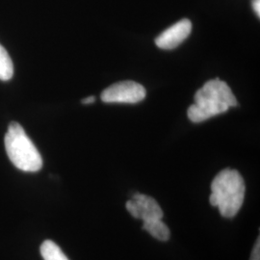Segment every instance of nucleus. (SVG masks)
Returning a JSON list of instances; mask_svg holds the SVG:
<instances>
[{"mask_svg": "<svg viewBox=\"0 0 260 260\" xmlns=\"http://www.w3.org/2000/svg\"><path fill=\"white\" fill-rule=\"evenodd\" d=\"M194 101L187 111L193 122L206 121L238 104L230 86L219 78L207 81L196 93Z\"/></svg>", "mask_w": 260, "mask_h": 260, "instance_id": "f257e3e1", "label": "nucleus"}, {"mask_svg": "<svg viewBox=\"0 0 260 260\" xmlns=\"http://www.w3.org/2000/svg\"><path fill=\"white\" fill-rule=\"evenodd\" d=\"M209 203L218 207L224 218H233L241 209L245 198V182L238 171L225 169L212 181Z\"/></svg>", "mask_w": 260, "mask_h": 260, "instance_id": "f03ea898", "label": "nucleus"}, {"mask_svg": "<svg viewBox=\"0 0 260 260\" xmlns=\"http://www.w3.org/2000/svg\"><path fill=\"white\" fill-rule=\"evenodd\" d=\"M5 149L14 166L27 173H36L43 167V159L23 127L12 121L5 135Z\"/></svg>", "mask_w": 260, "mask_h": 260, "instance_id": "7ed1b4c3", "label": "nucleus"}, {"mask_svg": "<svg viewBox=\"0 0 260 260\" xmlns=\"http://www.w3.org/2000/svg\"><path fill=\"white\" fill-rule=\"evenodd\" d=\"M146 89L135 81H121L113 84L102 93V101L106 103H138L146 98Z\"/></svg>", "mask_w": 260, "mask_h": 260, "instance_id": "20e7f679", "label": "nucleus"}, {"mask_svg": "<svg viewBox=\"0 0 260 260\" xmlns=\"http://www.w3.org/2000/svg\"><path fill=\"white\" fill-rule=\"evenodd\" d=\"M126 209L134 218L143 221L152 219H162L164 213L157 202L151 197L143 194H135L126 203Z\"/></svg>", "mask_w": 260, "mask_h": 260, "instance_id": "39448f33", "label": "nucleus"}, {"mask_svg": "<svg viewBox=\"0 0 260 260\" xmlns=\"http://www.w3.org/2000/svg\"><path fill=\"white\" fill-rule=\"evenodd\" d=\"M191 31L192 22L189 19H181L162 32L155 39V44L162 49H174L189 37Z\"/></svg>", "mask_w": 260, "mask_h": 260, "instance_id": "423d86ee", "label": "nucleus"}, {"mask_svg": "<svg viewBox=\"0 0 260 260\" xmlns=\"http://www.w3.org/2000/svg\"><path fill=\"white\" fill-rule=\"evenodd\" d=\"M143 222V229L157 240L168 241L170 239V230L164 222H162V219H152Z\"/></svg>", "mask_w": 260, "mask_h": 260, "instance_id": "0eeeda50", "label": "nucleus"}, {"mask_svg": "<svg viewBox=\"0 0 260 260\" xmlns=\"http://www.w3.org/2000/svg\"><path fill=\"white\" fill-rule=\"evenodd\" d=\"M44 260H70L59 246L51 240H46L40 248Z\"/></svg>", "mask_w": 260, "mask_h": 260, "instance_id": "6e6552de", "label": "nucleus"}, {"mask_svg": "<svg viewBox=\"0 0 260 260\" xmlns=\"http://www.w3.org/2000/svg\"><path fill=\"white\" fill-rule=\"evenodd\" d=\"M14 75V65L6 49L0 45V80L8 81Z\"/></svg>", "mask_w": 260, "mask_h": 260, "instance_id": "1a4fd4ad", "label": "nucleus"}, {"mask_svg": "<svg viewBox=\"0 0 260 260\" xmlns=\"http://www.w3.org/2000/svg\"><path fill=\"white\" fill-rule=\"evenodd\" d=\"M259 238H257L256 243L253 247V250L251 252V260H260V243Z\"/></svg>", "mask_w": 260, "mask_h": 260, "instance_id": "9d476101", "label": "nucleus"}, {"mask_svg": "<svg viewBox=\"0 0 260 260\" xmlns=\"http://www.w3.org/2000/svg\"><path fill=\"white\" fill-rule=\"evenodd\" d=\"M252 6H253V9H254V12L257 14V16L259 17L260 16V0H254L253 1V4H252Z\"/></svg>", "mask_w": 260, "mask_h": 260, "instance_id": "9b49d317", "label": "nucleus"}, {"mask_svg": "<svg viewBox=\"0 0 260 260\" xmlns=\"http://www.w3.org/2000/svg\"><path fill=\"white\" fill-rule=\"evenodd\" d=\"M94 101H95V98L91 95V96H88V98L82 100V103L83 104H91V103H94Z\"/></svg>", "mask_w": 260, "mask_h": 260, "instance_id": "f8f14e48", "label": "nucleus"}]
</instances>
